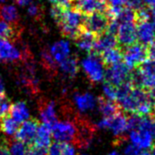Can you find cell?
<instances>
[{
	"label": "cell",
	"instance_id": "obj_1",
	"mask_svg": "<svg viewBox=\"0 0 155 155\" xmlns=\"http://www.w3.org/2000/svg\"><path fill=\"white\" fill-rule=\"evenodd\" d=\"M84 19L85 15L81 12L72 7H65L56 24L63 36L74 40L84 30Z\"/></svg>",
	"mask_w": 155,
	"mask_h": 155
},
{
	"label": "cell",
	"instance_id": "obj_2",
	"mask_svg": "<svg viewBox=\"0 0 155 155\" xmlns=\"http://www.w3.org/2000/svg\"><path fill=\"white\" fill-rule=\"evenodd\" d=\"M148 58L147 47L141 43H133L122 48L123 63L130 70L138 67L143 62Z\"/></svg>",
	"mask_w": 155,
	"mask_h": 155
},
{
	"label": "cell",
	"instance_id": "obj_3",
	"mask_svg": "<svg viewBox=\"0 0 155 155\" xmlns=\"http://www.w3.org/2000/svg\"><path fill=\"white\" fill-rule=\"evenodd\" d=\"M111 18L106 13L103 12H92L85 15L84 29L88 32L99 36L105 33L108 29Z\"/></svg>",
	"mask_w": 155,
	"mask_h": 155
},
{
	"label": "cell",
	"instance_id": "obj_4",
	"mask_svg": "<svg viewBox=\"0 0 155 155\" xmlns=\"http://www.w3.org/2000/svg\"><path fill=\"white\" fill-rule=\"evenodd\" d=\"M107 67L108 68L104 73V78L106 83L115 87H119L122 84L130 81L131 70L123 62H120Z\"/></svg>",
	"mask_w": 155,
	"mask_h": 155
},
{
	"label": "cell",
	"instance_id": "obj_5",
	"mask_svg": "<svg viewBox=\"0 0 155 155\" xmlns=\"http://www.w3.org/2000/svg\"><path fill=\"white\" fill-rule=\"evenodd\" d=\"M84 71L91 82L98 83L104 77L103 64L99 54L90 52L89 56L82 62Z\"/></svg>",
	"mask_w": 155,
	"mask_h": 155
},
{
	"label": "cell",
	"instance_id": "obj_6",
	"mask_svg": "<svg viewBox=\"0 0 155 155\" xmlns=\"http://www.w3.org/2000/svg\"><path fill=\"white\" fill-rule=\"evenodd\" d=\"M51 130V135L57 143L74 142L77 138V127L69 121L57 122Z\"/></svg>",
	"mask_w": 155,
	"mask_h": 155
},
{
	"label": "cell",
	"instance_id": "obj_7",
	"mask_svg": "<svg viewBox=\"0 0 155 155\" xmlns=\"http://www.w3.org/2000/svg\"><path fill=\"white\" fill-rule=\"evenodd\" d=\"M99 127L111 129L116 137H124V133L129 130L127 116L123 111H121L113 116L103 117V119L99 123Z\"/></svg>",
	"mask_w": 155,
	"mask_h": 155
},
{
	"label": "cell",
	"instance_id": "obj_8",
	"mask_svg": "<svg viewBox=\"0 0 155 155\" xmlns=\"http://www.w3.org/2000/svg\"><path fill=\"white\" fill-rule=\"evenodd\" d=\"M39 125L40 124L37 119H28L23 122L22 124L19 125L15 134V138L16 139V141L21 142L26 146L32 144L36 139L37 132Z\"/></svg>",
	"mask_w": 155,
	"mask_h": 155
},
{
	"label": "cell",
	"instance_id": "obj_9",
	"mask_svg": "<svg viewBox=\"0 0 155 155\" xmlns=\"http://www.w3.org/2000/svg\"><path fill=\"white\" fill-rule=\"evenodd\" d=\"M116 38L118 42V45L122 49L135 43L137 40L135 23L126 22V23L120 24L116 33Z\"/></svg>",
	"mask_w": 155,
	"mask_h": 155
},
{
	"label": "cell",
	"instance_id": "obj_10",
	"mask_svg": "<svg viewBox=\"0 0 155 155\" xmlns=\"http://www.w3.org/2000/svg\"><path fill=\"white\" fill-rule=\"evenodd\" d=\"M70 7L81 12L84 15L96 11L107 14L109 5L106 0H71Z\"/></svg>",
	"mask_w": 155,
	"mask_h": 155
},
{
	"label": "cell",
	"instance_id": "obj_11",
	"mask_svg": "<svg viewBox=\"0 0 155 155\" xmlns=\"http://www.w3.org/2000/svg\"><path fill=\"white\" fill-rule=\"evenodd\" d=\"M22 59V54L16 45L5 38H0V61L16 62Z\"/></svg>",
	"mask_w": 155,
	"mask_h": 155
},
{
	"label": "cell",
	"instance_id": "obj_12",
	"mask_svg": "<svg viewBox=\"0 0 155 155\" xmlns=\"http://www.w3.org/2000/svg\"><path fill=\"white\" fill-rule=\"evenodd\" d=\"M136 34L139 43L148 45L155 40V26L149 21L136 24Z\"/></svg>",
	"mask_w": 155,
	"mask_h": 155
},
{
	"label": "cell",
	"instance_id": "obj_13",
	"mask_svg": "<svg viewBox=\"0 0 155 155\" xmlns=\"http://www.w3.org/2000/svg\"><path fill=\"white\" fill-rule=\"evenodd\" d=\"M130 139L133 145L139 149H148L153 146V134L147 130H132Z\"/></svg>",
	"mask_w": 155,
	"mask_h": 155
},
{
	"label": "cell",
	"instance_id": "obj_14",
	"mask_svg": "<svg viewBox=\"0 0 155 155\" xmlns=\"http://www.w3.org/2000/svg\"><path fill=\"white\" fill-rule=\"evenodd\" d=\"M116 46H119L116 35L106 31L102 35L97 36L92 52L97 54H100L105 50H108L110 48H113Z\"/></svg>",
	"mask_w": 155,
	"mask_h": 155
},
{
	"label": "cell",
	"instance_id": "obj_15",
	"mask_svg": "<svg viewBox=\"0 0 155 155\" xmlns=\"http://www.w3.org/2000/svg\"><path fill=\"white\" fill-rule=\"evenodd\" d=\"M39 110H40V117L43 124L51 129L52 126L58 122L54 103L53 102L41 103Z\"/></svg>",
	"mask_w": 155,
	"mask_h": 155
},
{
	"label": "cell",
	"instance_id": "obj_16",
	"mask_svg": "<svg viewBox=\"0 0 155 155\" xmlns=\"http://www.w3.org/2000/svg\"><path fill=\"white\" fill-rule=\"evenodd\" d=\"M97 36L93 34L88 32L87 30H82L79 35L74 39L75 45L83 51H86L88 53L92 52L95 42H96Z\"/></svg>",
	"mask_w": 155,
	"mask_h": 155
},
{
	"label": "cell",
	"instance_id": "obj_17",
	"mask_svg": "<svg viewBox=\"0 0 155 155\" xmlns=\"http://www.w3.org/2000/svg\"><path fill=\"white\" fill-rule=\"evenodd\" d=\"M49 53L57 64L62 62L69 55L70 53V47L69 42L61 40L54 43V45L50 48Z\"/></svg>",
	"mask_w": 155,
	"mask_h": 155
},
{
	"label": "cell",
	"instance_id": "obj_18",
	"mask_svg": "<svg viewBox=\"0 0 155 155\" xmlns=\"http://www.w3.org/2000/svg\"><path fill=\"white\" fill-rule=\"evenodd\" d=\"M99 55L100 57L103 65L110 66L122 61V49L120 46H116L105 50L104 52L100 53Z\"/></svg>",
	"mask_w": 155,
	"mask_h": 155
},
{
	"label": "cell",
	"instance_id": "obj_19",
	"mask_svg": "<svg viewBox=\"0 0 155 155\" xmlns=\"http://www.w3.org/2000/svg\"><path fill=\"white\" fill-rule=\"evenodd\" d=\"M8 114L19 124H22L23 122L29 119V112L26 104L24 102H16L15 104H11Z\"/></svg>",
	"mask_w": 155,
	"mask_h": 155
},
{
	"label": "cell",
	"instance_id": "obj_20",
	"mask_svg": "<svg viewBox=\"0 0 155 155\" xmlns=\"http://www.w3.org/2000/svg\"><path fill=\"white\" fill-rule=\"evenodd\" d=\"M99 108L101 114H103V117H111L115 115L116 114L122 111L119 104L115 103L114 101H111L109 99H105L102 96H100L98 99Z\"/></svg>",
	"mask_w": 155,
	"mask_h": 155
},
{
	"label": "cell",
	"instance_id": "obj_21",
	"mask_svg": "<svg viewBox=\"0 0 155 155\" xmlns=\"http://www.w3.org/2000/svg\"><path fill=\"white\" fill-rule=\"evenodd\" d=\"M33 143L48 149L51 144V130H50V128L44 124H40L38 126L36 139Z\"/></svg>",
	"mask_w": 155,
	"mask_h": 155
},
{
	"label": "cell",
	"instance_id": "obj_22",
	"mask_svg": "<svg viewBox=\"0 0 155 155\" xmlns=\"http://www.w3.org/2000/svg\"><path fill=\"white\" fill-rule=\"evenodd\" d=\"M75 103L79 108V110L82 112L92 110L97 101L94 98V96L90 94H76L75 95Z\"/></svg>",
	"mask_w": 155,
	"mask_h": 155
},
{
	"label": "cell",
	"instance_id": "obj_23",
	"mask_svg": "<svg viewBox=\"0 0 155 155\" xmlns=\"http://www.w3.org/2000/svg\"><path fill=\"white\" fill-rule=\"evenodd\" d=\"M60 64V68L62 72L70 77L75 76L79 72V60L76 55L68 56Z\"/></svg>",
	"mask_w": 155,
	"mask_h": 155
},
{
	"label": "cell",
	"instance_id": "obj_24",
	"mask_svg": "<svg viewBox=\"0 0 155 155\" xmlns=\"http://www.w3.org/2000/svg\"><path fill=\"white\" fill-rule=\"evenodd\" d=\"M20 124L15 121L9 114H6L0 119V130L9 136H15Z\"/></svg>",
	"mask_w": 155,
	"mask_h": 155
},
{
	"label": "cell",
	"instance_id": "obj_25",
	"mask_svg": "<svg viewBox=\"0 0 155 155\" xmlns=\"http://www.w3.org/2000/svg\"><path fill=\"white\" fill-rule=\"evenodd\" d=\"M27 7V14L29 16L38 21L44 16V7L39 3H29Z\"/></svg>",
	"mask_w": 155,
	"mask_h": 155
},
{
	"label": "cell",
	"instance_id": "obj_26",
	"mask_svg": "<svg viewBox=\"0 0 155 155\" xmlns=\"http://www.w3.org/2000/svg\"><path fill=\"white\" fill-rule=\"evenodd\" d=\"M139 69L140 72H142L143 74L155 78V59H150L147 58L144 62H143L138 67H136Z\"/></svg>",
	"mask_w": 155,
	"mask_h": 155
},
{
	"label": "cell",
	"instance_id": "obj_27",
	"mask_svg": "<svg viewBox=\"0 0 155 155\" xmlns=\"http://www.w3.org/2000/svg\"><path fill=\"white\" fill-rule=\"evenodd\" d=\"M41 61L45 68L48 69L49 72H55L57 69V63L52 58L50 53L47 50H43L41 52Z\"/></svg>",
	"mask_w": 155,
	"mask_h": 155
},
{
	"label": "cell",
	"instance_id": "obj_28",
	"mask_svg": "<svg viewBox=\"0 0 155 155\" xmlns=\"http://www.w3.org/2000/svg\"><path fill=\"white\" fill-rule=\"evenodd\" d=\"M11 106V102L9 98L4 94L0 95V119L8 114L9 108Z\"/></svg>",
	"mask_w": 155,
	"mask_h": 155
},
{
	"label": "cell",
	"instance_id": "obj_29",
	"mask_svg": "<svg viewBox=\"0 0 155 155\" xmlns=\"http://www.w3.org/2000/svg\"><path fill=\"white\" fill-rule=\"evenodd\" d=\"M27 147L21 142H15L10 149V155H27Z\"/></svg>",
	"mask_w": 155,
	"mask_h": 155
},
{
	"label": "cell",
	"instance_id": "obj_30",
	"mask_svg": "<svg viewBox=\"0 0 155 155\" xmlns=\"http://www.w3.org/2000/svg\"><path fill=\"white\" fill-rule=\"evenodd\" d=\"M103 92L104 94L106 95L107 99L111 100V101H116L117 98V87L108 84L105 82V84H103Z\"/></svg>",
	"mask_w": 155,
	"mask_h": 155
},
{
	"label": "cell",
	"instance_id": "obj_31",
	"mask_svg": "<svg viewBox=\"0 0 155 155\" xmlns=\"http://www.w3.org/2000/svg\"><path fill=\"white\" fill-rule=\"evenodd\" d=\"M26 147H27V152H26L27 155H48V148L41 147L35 143H32Z\"/></svg>",
	"mask_w": 155,
	"mask_h": 155
},
{
	"label": "cell",
	"instance_id": "obj_32",
	"mask_svg": "<svg viewBox=\"0 0 155 155\" xmlns=\"http://www.w3.org/2000/svg\"><path fill=\"white\" fill-rule=\"evenodd\" d=\"M61 155H76L75 148L69 143H58Z\"/></svg>",
	"mask_w": 155,
	"mask_h": 155
},
{
	"label": "cell",
	"instance_id": "obj_33",
	"mask_svg": "<svg viewBox=\"0 0 155 155\" xmlns=\"http://www.w3.org/2000/svg\"><path fill=\"white\" fill-rule=\"evenodd\" d=\"M143 0H127L126 5L127 6L132 8L133 10H137L143 6Z\"/></svg>",
	"mask_w": 155,
	"mask_h": 155
},
{
	"label": "cell",
	"instance_id": "obj_34",
	"mask_svg": "<svg viewBox=\"0 0 155 155\" xmlns=\"http://www.w3.org/2000/svg\"><path fill=\"white\" fill-rule=\"evenodd\" d=\"M48 155H61L58 143L56 142V143H52V144L49 146L48 152Z\"/></svg>",
	"mask_w": 155,
	"mask_h": 155
},
{
	"label": "cell",
	"instance_id": "obj_35",
	"mask_svg": "<svg viewBox=\"0 0 155 155\" xmlns=\"http://www.w3.org/2000/svg\"><path fill=\"white\" fill-rule=\"evenodd\" d=\"M146 47H147L148 58L155 59V40L153 42H152L151 44H149L148 45H146Z\"/></svg>",
	"mask_w": 155,
	"mask_h": 155
},
{
	"label": "cell",
	"instance_id": "obj_36",
	"mask_svg": "<svg viewBox=\"0 0 155 155\" xmlns=\"http://www.w3.org/2000/svg\"><path fill=\"white\" fill-rule=\"evenodd\" d=\"M52 5H59L62 7H70L71 0H48Z\"/></svg>",
	"mask_w": 155,
	"mask_h": 155
},
{
	"label": "cell",
	"instance_id": "obj_37",
	"mask_svg": "<svg viewBox=\"0 0 155 155\" xmlns=\"http://www.w3.org/2000/svg\"><path fill=\"white\" fill-rule=\"evenodd\" d=\"M141 149L137 148L135 145L133 144H131V145H128L125 150H124V154L125 155H135Z\"/></svg>",
	"mask_w": 155,
	"mask_h": 155
},
{
	"label": "cell",
	"instance_id": "obj_38",
	"mask_svg": "<svg viewBox=\"0 0 155 155\" xmlns=\"http://www.w3.org/2000/svg\"><path fill=\"white\" fill-rule=\"evenodd\" d=\"M0 155H10V150L8 148L7 141H5L0 144Z\"/></svg>",
	"mask_w": 155,
	"mask_h": 155
},
{
	"label": "cell",
	"instance_id": "obj_39",
	"mask_svg": "<svg viewBox=\"0 0 155 155\" xmlns=\"http://www.w3.org/2000/svg\"><path fill=\"white\" fill-rule=\"evenodd\" d=\"M110 6H123L127 0H106Z\"/></svg>",
	"mask_w": 155,
	"mask_h": 155
},
{
	"label": "cell",
	"instance_id": "obj_40",
	"mask_svg": "<svg viewBox=\"0 0 155 155\" xmlns=\"http://www.w3.org/2000/svg\"><path fill=\"white\" fill-rule=\"evenodd\" d=\"M143 3L147 5V7H153L155 6V0H143Z\"/></svg>",
	"mask_w": 155,
	"mask_h": 155
},
{
	"label": "cell",
	"instance_id": "obj_41",
	"mask_svg": "<svg viewBox=\"0 0 155 155\" xmlns=\"http://www.w3.org/2000/svg\"><path fill=\"white\" fill-rule=\"evenodd\" d=\"M151 15H152V17H153V24L155 26V6L151 8Z\"/></svg>",
	"mask_w": 155,
	"mask_h": 155
},
{
	"label": "cell",
	"instance_id": "obj_42",
	"mask_svg": "<svg viewBox=\"0 0 155 155\" xmlns=\"http://www.w3.org/2000/svg\"><path fill=\"white\" fill-rule=\"evenodd\" d=\"M135 155H151V153L149 152H147V151H143V150L141 149Z\"/></svg>",
	"mask_w": 155,
	"mask_h": 155
},
{
	"label": "cell",
	"instance_id": "obj_43",
	"mask_svg": "<svg viewBox=\"0 0 155 155\" xmlns=\"http://www.w3.org/2000/svg\"><path fill=\"white\" fill-rule=\"evenodd\" d=\"M4 94H5V88H4V84L2 83V80L0 78V95Z\"/></svg>",
	"mask_w": 155,
	"mask_h": 155
},
{
	"label": "cell",
	"instance_id": "obj_44",
	"mask_svg": "<svg viewBox=\"0 0 155 155\" xmlns=\"http://www.w3.org/2000/svg\"><path fill=\"white\" fill-rule=\"evenodd\" d=\"M152 148V153H151V155H155V144L153 146L151 147Z\"/></svg>",
	"mask_w": 155,
	"mask_h": 155
},
{
	"label": "cell",
	"instance_id": "obj_45",
	"mask_svg": "<svg viewBox=\"0 0 155 155\" xmlns=\"http://www.w3.org/2000/svg\"><path fill=\"white\" fill-rule=\"evenodd\" d=\"M108 155H121L120 153H118L117 152H112V153H111L110 154H108Z\"/></svg>",
	"mask_w": 155,
	"mask_h": 155
},
{
	"label": "cell",
	"instance_id": "obj_46",
	"mask_svg": "<svg viewBox=\"0 0 155 155\" xmlns=\"http://www.w3.org/2000/svg\"><path fill=\"white\" fill-rule=\"evenodd\" d=\"M151 116H153V118L155 119V108H154V111H153V114H152Z\"/></svg>",
	"mask_w": 155,
	"mask_h": 155
},
{
	"label": "cell",
	"instance_id": "obj_47",
	"mask_svg": "<svg viewBox=\"0 0 155 155\" xmlns=\"http://www.w3.org/2000/svg\"><path fill=\"white\" fill-rule=\"evenodd\" d=\"M7 0H0V3H5Z\"/></svg>",
	"mask_w": 155,
	"mask_h": 155
},
{
	"label": "cell",
	"instance_id": "obj_48",
	"mask_svg": "<svg viewBox=\"0 0 155 155\" xmlns=\"http://www.w3.org/2000/svg\"><path fill=\"white\" fill-rule=\"evenodd\" d=\"M14 1H15V0H14Z\"/></svg>",
	"mask_w": 155,
	"mask_h": 155
}]
</instances>
